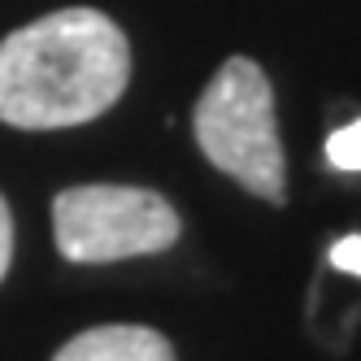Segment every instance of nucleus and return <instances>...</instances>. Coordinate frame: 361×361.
Segmentation results:
<instances>
[{"label":"nucleus","mask_w":361,"mask_h":361,"mask_svg":"<svg viewBox=\"0 0 361 361\" xmlns=\"http://www.w3.org/2000/svg\"><path fill=\"white\" fill-rule=\"evenodd\" d=\"M131 79V48L100 9H57L0 39V122L61 131L118 105Z\"/></svg>","instance_id":"obj_1"},{"label":"nucleus","mask_w":361,"mask_h":361,"mask_svg":"<svg viewBox=\"0 0 361 361\" xmlns=\"http://www.w3.org/2000/svg\"><path fill=\"white\" fill-rule=\"evenodd\" d=\"M196 144L222 174L240 188L283 204L288 196V166H283L279 122H274V92L266 70L248 57H231L196 100Z\"/></svg>","instance_id":"obj_2"},{"label":"nucleus","mask_w":361,"mask_h":361,"mask_svg":"<svg viewBox=\"0 0 361 361\" xmlns=\"http://www.w3.org/2000/svg\"><path fill=\"white\" fill-rule=\"evenodd\" d=\"M174 204L148 188L126 183H83L53 200V240L66 262L100 266L126 257L166 252L178 240Z\"/></svg>","instance_id":"obj_3"},{"label":"nucleus","mask_w":361,"mask_h":361,"mask_svg":"<svg viewBox=\"0 0 361 361\" xmlns=\"http://www.w3.org/2000/svg\"><path fill=\"white\" fill-rule=\"evenodd\" d=\"M53 361H174V348L152 326L114 322V326H92L66 340Z\"/></svg>","instance_id":"obj_4"},{"label":"nucleus","mask_w":361,"mask_h":361,"mask_svg":"<svg viewBox=\"0 0 361 361\" xmlns=\"http://www.w3.org/2000/svg\"><path fill=\"white\" fill-rule=\"evenodd\" d=\"M326 161L335 170H361V118L340 126V131H331L326 140Z\"/></svg>","instance_id":"obj_5"},{"label":"nucleus","mask_w":361,"mask_h":361,"mask_svg":"<svg viewBox=\"0 0 361 361\" xmlns=\"http://www.w3.org/2000/svg\"><path fill=\"white\" fill-rule=\"evenodd\" d=\"M331 266L361 279V235H344L340 244H335V248H331Z\"/></svg>","instance_id":"obj_6"},{"label":"nucleus","mask_w":361,"mask_h":361,"mask_svg":"<svg viewBox=\"0 0 361 361\" xmlns=\"http://www.w3.org/2000/svg\"><path fill=\"white\" fill-rule=\"evenodd\" d=\"M13 262V218H9V200L0 196V279L9 274Z\"/></svg>","instance_id":"obj_7"}]
</instances>
